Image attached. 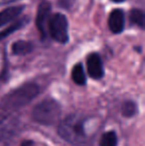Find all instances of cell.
<instances>
[{
    "mask_svg": "<svg viewBox=\"0 0 145 146\" xmlns=\"http://www.w3.org/2000/svg\"><path fill=\"white\" fill-rule=\"evenodd\" d=\"M89 122L87 116L81 113H72L60 122L58 134L73 146H91V137L87 130Z\"/></svg>",
    "mask_w": 145,
    "mask_h": 146,
    "instance_id": "1",
    "label": "cell"
},
{
    "mask_svg": "<svg viewBox=\"0 0 145 146\" xmlns=\"http://www.w3.org/2000/svg\"><path fill=\"white\" fill-rule=\"evenodd\" d=\"M23 10L24 6H13V7L6 8L5 10L0 12V27L16 19Z\"/></svg>",
    "mask_w": 145,
    "mask_h": 146,
    "instance_id": "8",
    "label": "cell"
},
{
    "mask_svg": "<svg viewBox=\"0 0 145 146\" xmlns=\"http://www.w3.org/2000/svg\"><path fill=\"white\" fill-rule=\"evenodd\" d=\"M33 145H34L33 141L27 140V141H24V142L22 143V145H21V146H33Z\"/></svg>",
    "mask_w": 145,
    "mask_h": 146,
    "instance_id": "16",
    "label": "cell"
},
{
    "mask_svg": "<svg viewBox=\"0 0 145 146\" xmlns=\"http://www.w3.org/2000/svg\"><path fill=\"white\" fill-rule=\"evenodd\" d=\"M118 143L117 135L114 131H107L101 135L99 139V146H116Z\"/></svg>",
    "mask_w": 145,
    "mask_h": 146,
    "instance_id": "11",
    "label": "cell"
},
{
    "mask_svg": "<svg viewBox=\"0 0 145 146\" xmlns=\"http://www.w3.org/2000/svg\"><path fill=\"white\" fill-rule=\"evenodd\" d=\"M14 1H17V0H0V3H10Z\"/></svg>",
    "mask_w": 145,
    "mask_h": 146,
    "instance_id": "17",
    "label": "cell"
},
{
    "mask_svg": "<svg viewBox=\"0 0 145 146\" xmlns=\"http://www.w3.org/2000/svg\"><path fill=\"white\" fill-rule=\"evenodd\" d=\"M51 4L49 2H43L40 4L37 13V27L43 38L46 37V25L50 20Z\"/></svg>",
    "mask_w": 145,
    "mask_h": 146,
    "instance_id": "6",
    "label": "cell"
},
{
    "mask_svg": "<svg viewBox=\"0 0 145 146\" xmlns=\"http://www.w3.org/2000/svg\"><path fill=\"white\" fill-rule=\"evenodd\" d=\"M59 5L62 8H65V9H70L73 6V0H58Z\"/></svg>",
    "mask_w": 145,
    "mask_h": 146,
    "instance_id": "15",
    "label": "cell"
},
{
    "mask_svg": "<svg viewBox=\"0 0 145 146\" xmlns=\"http://www.w3.org/2000/svg\"><path fill=\"white\" fill-rule=\"evenodd\" d=\"M136 111H137V106L134 102L128 100V102H124L122 106V114L126 117H132L135 115Z\"/></svg>",
    "mask_w": 145,
    "mask_h": 146,
    "instance_id": "14",
    "label": "cell"
},
{
    "mask_svg": "<svg viewBox=\"0 0 145 146\" xmlns=\"http://www.w3.org/2000/svg\"><path fill=\"white\" fill-rule=\"evenodd\" d=\"M87 73L93 80H101L105 76V70L101 58L99 54L93 53L87 57Z\"/></svg>",
    "mask_w": 145,
    "mask_h": 146,
    "instance_id": "5",
    "label": "cell"
},
{
    "mask_svg": "<svg viewBox=\"0 0 145 146\" xmlns=\"http://www.w3.org/2000/svg\"><path fill=\"white\" fill-rule=\"evenodd\" d=\"M40 92V88L33 83H28L9 92L3 98L2 106L4 108L13 110H19L34 100Z\"/></svg>",
    "mask_w": 145,
    "mask_h": 146,
    "instance_id": "2",
    "label": "cell"
},
{
    "mask_svg": "<svg viewBox=\"0 0 145 146\" xmlns=\"http://www.w3.org/2000/svg\"><path fill=\"white\" fill-rule=\"evenodd\" d=\"M49 32L50 35L55 41L61 43V44H66L69 41V34H68V20L66 16L63 14L57 13L54 14L49 20Z\"/></svg>",
    "mask_w": 145,
    "mask_h": 146,
    "instance_id": "4",
    "label": "cell"
},
{
    "mask_svg": "<svg viewBox=\"0 0 145 146\" xmlns=\"http://www.w3.org/2000/svg\"><path fill=\"white\" fill-rule=\"evenodd\" d=\"M72 79L77 85H79V86L85 85V83H87V77H85L83 67L81 64H77V65L73 68Z\"/></svg>",
    "mask_w": 145,
    "mask_h": 146,
    "instance_id": "10",
    "label": "cell"
},
{
    "mask_svg": "<svg viewBox=\"0 0 145 146\" xmlns=\"http://www.w3.org/2000/svg\"><path fill=\"white\" fill-rule=\"evenodd\" d=\"M111 1H113V2H116V3H119V2H123L124 0H111Z\"/></svg>",
    "mask_w": 145,
    "mask_h": 146,
    "instance_id": "18",
    "label": "cell"
},
{
    "mask_svg": "<svg viewBox=\"0 0 145 146\" xmlns=\"http://www.w3.org/2000/svg\"><path fill=\"white\" fill-rule=\"evenodd\" d=\"M33 50V44L27 41H17L12 46V52L15 55H26Z\"/></svg>",
    "mask_w": 145,
    "mask_h": 146,
    "instance_id": "9",
    "label": "cell"
},
{
    "mask_svg": "<svg viewBox=\"0 0 145 146\" xmlns=\"http://www.w3.org/2000/svg\"><path fill=\"white\" fill-rule=\"evenodd\" d=\"M130 20L132 23L135 25L139 26L140 28H143L144 26V14L141 10L139 9H133L130 12Z\"/></svg>",
    "mask_w": 145,
    "mask_h": 146,
    "instance_id": "13",
    "label": "cell"
},
{
    "mask_svg": "<svg viewBox=\"0 0 145 146\" xmlns=\"http://www.w3.org/2000/svg\"><path fill=\"white\" fill-rule=\"evenodd\" d=\"M26 23H27V19H26V18H23V19L18 20L17 22H15V23H13L12 25H10V27L6 28L5 30L1 31V32H0V40L6 38V37L9 36L10 34H12V33H14L17 30H19L20 28L23 27Z\"/></svg>",
    "mask_w": 145,
    "mask_h": 146,
    "instance_id": "12",
    "label": "cell"
},
{
    "mask_svg": "<svg viewBox=\"0 0 145 146\" xmlns=\"http://www.w3.org/2000/svg\"><path fill=\"white\" fill-rule=\"evenodd\" d=\"M62 108L58 102L53 98H46L40 102L32 111V118L42 125H52L59 120Z\"/></svg>",
    "mask_w": 145,
    "mask_h": 146,
    "instance_id": "3",
    "label": "cell"
},
{
    "mask_svg": "<svg viewBox=\"0 0 145 146\" xmlns=\"http://www.w3.org/2000/svg\"><path fill=\"white\" fill-rule=\"evenodd\" d=\"M109 29L114 34L121 33L124 29V14L120 9H115L110 13L109 18Z\"/></svg>",
    "mask_w": 145,
    "mask_h": 146,
    "instance_id": "7",
    "label": "cell"
}]
</instances>
